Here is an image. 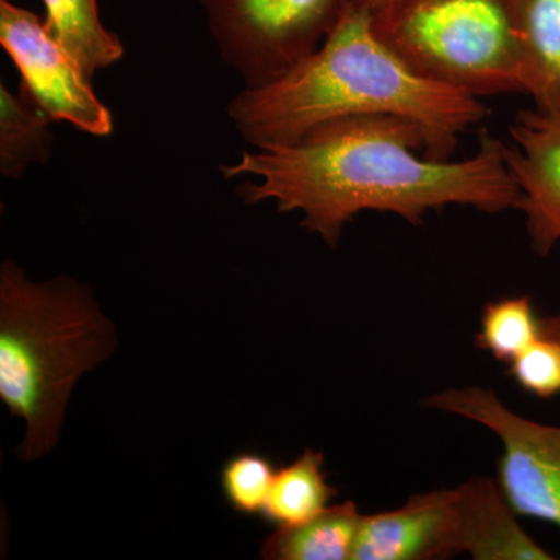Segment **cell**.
Here are the masks:
<instances>
[{
  "instance_id": "obj_1",
  "label": "cell",
  "mask_w": 560,
  "mask_h": 560,
  "mask_svg": "<svg viewBox=\"0 0 560 560\" xmlns=\"http://www.w3.org/2000/svg\"><path fill=\"white\" fill-rule=\"evenodd\" d=\"M503 145L485 130L469 160H427L425 135L416 121L371 114L327 121L287 145L245 151L221 172L230 179L259 178L238 186L246 205L271 200L279 212L300 210L301 226L335 248L342 228L363 210L396 213L419 226L427 212L447 206L515 209L521 189Z\"/></svg>"
},
{
  "instance_id": "obj_2",
  "label": "cell",
  "mask_w": 560,
  "mask_h": 560,
  "mask_svg": "<svg viewBox=\"0 0 560 560\" xmlns=\"http://www.w3.org/2000/svg\"><path fill=\"white\" fill-rule=\"evenodd\" d=\"M488 113L475 95L412 72L378 38L374 14L353 2L315 54L271 83L245 88L228 106L234 127L257 150L287 145L345 117H407L422 128L423 156L433 161H451L460 135Z\"/></svg>"
},
{
  "instance_id": "obj_3",
  "label": "cell",
  "mask_w": 560,
  "mask_h": 560,
  "mask_svg": "<svg viewBox=\"0 0 560 560\" xmlns=\"http://www.w3.org/2000/svg\"><path fill=\"white\" fill-rule=\"evenodd\" d=\"M113 323L83 283L32 282L18 265L0 268V399L27 423L22 460L44 458L60 440L81 375L117 349Z\"/></svg>"
},
{
  "instance_id": "obj_4",
  "label": "cell",
  "mask_w": 560,
  "mask_h": 560,
  "mask_svg": "<svg viewBox=\"0 0 560 560\" xmlns=\"http://www.w3.org/2000/svg\"><path fill=\"white\" fill-rule=\"evenodd\" d=\"M374 28L422 79L478 98L525 94L510 0H396Z\"/></svg>"
},
{
  "instance_id": "obj_5",
  "label": "cell",
  "mask_w": 560,
  "mask_h": 560,
  "mask_svg": "<svg viewBox=\"0 0 560 560\" xmlns=\"http://www.w3.org/2000/svg\"><path fill=\"white\" fill-rule=\"evenodd\" d=\"M350 0H200L220 55L245 88L278 80L319 49Z\"/></svg>"
},
{
  "instance_id": "obj_6",
  "label": "cell",
  "mask_w": 560,
  "mask_h": 560,
  "mask_svg": "<svg viewBox=\"0 0 560 560\" xmlns=\"http://www.w3.org/2000/svg\"><path fill=\"white\" fill-rule=\"evenodd\" d=\"M423 405L492 431L503 447L497 481L512 510L560 530V425L523 418L480 386L440 390Z\"/></svg>"
},
{
  "instance_id": "obj_7",
  "label": "cell",
  "mask_w": 560,
  "mask_h": 560,
  "mask_svg": "<svg viewBox=\"0 0 560 560\" xmlns=\"http://www.w3.org/2000/svg\"><path fill=\"white\" fill-rule=\"evenodd\" d=\"M0 44L20 70L21 92L55 121L92 136H108L113 116L92 80L32 11L0 0Z\"/></svg>"
},
{
  "instance_id": "obj_8",
  "label": "cell",
  "mask_w": 560,
  "mask_h": 560,
  "mask_svg": "<svg viewBox=\"0 0 560 560\" xmlns=\"http://www.w3.org/2000/svg\"><path fill=\"white\" fill-rule=\"evenodd\" d=\"M514 145H503L526 219L530 249L547 257L560 243V116L523 109L510 127Z\"/></svg>"
},
{
  "instance_id": "obj_9",
  "label": "cell",
  "mask_w": 560,
  "mask_h": 560,
  "mask_svg": "<svg viewBox=\"0 0 560 560\" xmlns=\"http://www.w3.org/2000/svg\"><path fill=\"white\" fill-rule=\"evenodd\" d=\"M460 552L456 488L412 495L393 511L363 515L352 560H438Z\"/></svg>"
},
{
  "instance_id": "obj_10",
  "label": "cell",
  "mask_w": 560,
  "mask_h": 560,
  "mask_svg": "<svg viewBox=\"0 0 560 560\" xmlns=\"http://www.w3.org/2000/svg\"><path fill=\"white\" fill-rule=\"evenodd\" d=\"M460 521V552L475 560H555L522 528L499 481L471 478L456 486Z\"/></svg>"
},
{
  "instance_id": "obj_11",
  "label": "cell",
  "mask_w": 560,
  "mask_h": 560,
  "mask_svg": "<svg viewBox=\"0 0 560 560\" xmlns=\"http://www.w3.org/2000/svg\"><path fill=\"white\" fill-rule=\"evenodd\" d=\"M525 94L560 116V0H510Z\"/></svg>"
},
{
  "instance_id": "obj_12",
  "label": "cell",
  "mask_w": 560,
  "mask_h": 560,
  "mask_svg": "<svg viewBox=\"0 0 560 560\" xmlns=\"http://www.w3.org/2000/svg\"><path fill=\"white\" fill-rule=\"evenodd\" d=\"M361 514L353 501L334 504L304 525L278 528L261 545L268 560H352Z\"/></svg>"
},
{
  "instance_id": "obj_13",
  "label": "cell",
  "mask_w": 560,
  "mask_h": 560,
  "mask_svg": "<svg viewBox=\"0 0 560 560\" xmlns=\"http://www.w3.org/2000/svg\"><path fill=\"white\" fill-rule=\"evenodd\" d=\"M46 27L75 60L88 79L124 57V46L106 31L97 0H43Z\"/></svg>"
},
{
  "instance_id": "obj_14",
  "label": "cell",
  "mask_w": 560,
  "mask_h": 560,
  "mask_svg": "<svg viewBox=\"0 0 560 560\" xmlns=\"http://www.w3.org/2000/svg\"><path fill=\"white\" fill-rule=\"evenodd\" d=\"M337 495L326 480L323 453L305 448L300 458L276 471L261 518L276 528H294L318 517Z\"/></svg>"
},
{
  "instance_id": "obj_15",
  "label": "cell",
  "mask_w": 560,
  "mask_h": 560,
  "mask_svg": "<svg viewBox=\"0 0 560 560\" xmlns=\"http://www.w3.org/2000/svg\"><path fill=\"white\" fill-rule=\"evenodd\" d=\"M54 119L24 92L11 94L0 86V172L7 178H21L35 162L49 161Z\"/></svg>"
},
{
  "instance_id": "obj_16",
  "label": "cell",
  "mask_w": 560,
  "mask_h": 560,
  "mask_svg": "<svg viewBox=\"0 0 560 560\" xmlns=\"http://www.w3.org/2000/svg\"><path fill=\"white\" fill-rule=\"evenodd\" d=\"M541 337V318L529 296L503 298L489 302L481 313L478 348L510 364Z\"/></svg>"
},
{
  "instance_id": "obj_17",
  "label": "cell",
  "mask_w": 560,
  "mask_h": 560,
  "mask_svg": "<svg viewBox=\"0 0 560 560\" xmlns=\"http://www.w3.org/2000/svg\"><path fill=\"white\" fill-rule=\"evenodd\" d=\"M276 469L260 453H238L220 471L221 490L232 510L242 515H260L267 504Z\"/></svg>"
},
{
  "instance_id": "obj_18",
  "label": "cell",
  "mask_w": 560,
  "mask_h": 560,
  "mask_svg": "<svg viewBox=\"0 0 560 560\" xmlns=\"http://www.w3.org/2000/svg\"><path fill=\"white\" fill-rule=\"evenodd\" d=\"M510 374L526 393L548 400L560 394V341L541 335L510 363Z\"/></svg>"
},
{
  "instance_id": "obj_19",
  "label": "cell",
  "mask_w": 560,
  "mask_h": 560,
  "mask_svg": "<svg viewBox=\"0 0 560 560\" xmlns=\"http://www.w3.org/2000/svg\"><path fill=\"white\" fill-rule=\"evenodd\" d=\"M541 335H547V337L560 341V313L541 318Z\"/></svg>"
},
{
  "instance_id": "obj_20",
  "label": "cell",
  "mask_w": 560,
  "mask_h": 560,
  "mask_svg": "<svg viewBox=\"0 0 560 560\" xmlns=\"http://www.w3.org/2000/svg\"><path fill=\"white\" fill-rule=\"evenodd\" d=\"M350 2L359 3V5L370 10L374 16H378L383 11L388 10L396 0H350Z\"/></svg>"
}]
</instances>
